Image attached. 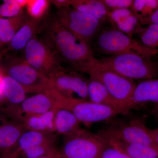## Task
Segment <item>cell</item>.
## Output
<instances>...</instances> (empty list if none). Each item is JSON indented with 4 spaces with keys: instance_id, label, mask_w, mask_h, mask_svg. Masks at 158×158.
Masks as SVG:
<instances>
[{
    "instance_id": "ab89813d",
    "label": "cell",
    "mask_w": 158,
    "mask_h": 158,
    "mask_svg": "<svg viewBox=\"0 0 158 158\" xmlns=\"http://www.w3.org/2000/svg\"><path fill=\"white\" fill-rule=\"evenodd\" d=\"M157 54H158V52H157Z\"/></svg>"
},
{
    "instance_id": "9c48e42d",
    "label": "cell",
    "mask_w": 158,
    "mask_h": 158,
    "mask_svg": "<svg viewBox=\"0 0 158 158\" xmlns=\"http://www.w3.org/2000/svg\"><path fill=\"white\" fill-rule=\"evenodd\" d=\"M23 51L27 62L47 76L61 66L62 60L56 52L37 35L27 44Z\"/></svg>"
},
{
    "instance_id": "ba28073f",
    "label": "cell",
    "mask_w": 158,
    "mask_h": 158,
    "mask_svg": "<svg viewBox=\"0 0 158 158\" xmlns=\"http://www.w3.org/2000/svg\"><path fill=\"white\" fill-rule=\"evenodd\" d=\"M56 17L59 23L78 39L89 45L98 33L102 23L70 6L58 9Z\"/></svg>"
},
{
    "instance_id": "e575fe53",
    "label": "cell",
    "mask_w": 158,
    "mask_h": 158,
    "mask_svg": "<svg viewBox=\"0 0 158 158\" xmlns=\"http://www.w3.org/2000/svg\"><path fill=\"white\" fill-rule=\"evenodd\" d=\"M150 132L158 145V128L154 129H149Z\"/></svg>"
},
{
    "instance_id": "2e32d148",
    "label": "cell",
    "mask_w": 158,
    "mask_h": 158,
    "mask_svg": "<svg viewBox=\"0 0 158 158\" xmlns=\"http://www.w3.org/2000/svg\"><path fill=\"white\" fill-rule=\"evenodd\" d=\"M88 91L90 101L128 112L129 110L114 98L104 86L98 81L89 78L88 80Z\"/></svg>"
},
{
    "instance_id": "4fadbf2b",
    "label": "cell",
    "mask_w": 158,
    "mask_h": 158,
    "mask_svg": "<svg viewBox=\"0 0 158 158\" xmlns=\"http://www.w3.org/2000/svg\"><path fill=\"white\" fill-rule=\"evenodd\" d=\"M56 135L32 131H26L15 144L4 153L0 158H16L21 154L32 148L50 142H55Z\"/></svg>"
},
{
    "instance_id": "4dcf8cb0",
    "label": "cell",
    "mask_w": 158,
    "mask_h": 158,
    "mask_svg": "<svg viewBox=\"0 0 158 158\" xmlns=\"http://www.w3.org/2000/svg\"><path fill=\"white\" fill-rule=\"evenodd\" d=\"M110 11L116 9H129L132 5L133 0H101Z\"/></svg>"
},
{
    "instance_id": "cb8c5ba5",
    "label": "cell",
    "mask_w": 158,
    "mask_h": 158,
    "mask_svg": "<svg viewBox=\"0 0 158 158\" xmlns=\"http://www.w3.org/2000/svg\"><path fill=\"white\" fill-rule=\"evenodd\" d=\"M107 142L124 152L130 158H158L157 152L145 145L118 141Z\"/></svg>"
},
{
    "instance_id": "44dd1931",
    "label": "cell",
    "mask_w": 158,
    "mask_h": 158,
    "mask_svg": "<svg viewBox=\"0 0 158 158\" xmlns=\"http://www.w3.org/2000/svg\"><path fill=\"white\" fill-rule=\"evenodd\" d=\"M2 80L3 96L9 102V106H19L27 98V91L22 85L8 76L2 74Z\"/></svg>"
},
{
    "instance_id": "603a6c76",
    "label": "cell",
    "mask_w": 158,
    "mask_h": 158,
    "mask_svg": "<svg viewBox=\"0 0 158 158\" xmlns=\"http://www.w3.org/2000/svg\"><path fill=\"white\" fill-rule=\"evenodd\" d=\"M70 6L95 18L102 23L107 20L110 11L101 0H71Z\"/></svg>"
},
{
    "instance_id": "8992f818",
    "label": "cell",
    "mask_w": 158,
    "mask_h": 158,
    "mask_svg": "<svg viewBox=\"0 0 158 158\" xmlns=\"http://www.w3.org/2000/svg\"><path fill=\"white\" fill-rule=\"evenodd\" d=\"M57 102L60 107L70 111L81 123L87 127L96 123L127 113L120 109L98 104L90 101L69 98L61 94L57 97Z\"/></svg>"
},
{
    "instance_id": "1f68e13d",
    "label": "cell",
    "mask_w": 158,
    "mask_h": 158,
    "mask_svg": "<svg viewBox=\"0 0 158 158\" xmlns=\"http://www.w3.org/2000/svg\"><path fill=\"white\" fill-rule=\"evenodd\" d=\"M50 2H51L53 3L58 9L63 7L70 6L71 0H55L51 1Z\"/></svg>"
},
{
    "instance_id": "52a82bcc",
    "label": "cell",
    "mask_w": 158,
    "mask_h": 158,
    "mask_svg": "<svg viewBox=\"0 0 158 158\" xmlns=\"http://www.w3.org/2000/svg\"><path fill=\"white\" fill-rule=\"evenodd\" d=\"M98 135L107 142L141 144L153 148L158 153V145L151 135L149 129L140 118H135L125 124L109 127Z\"/></svg>"
},
{
    "instance_id": "3957f363",
    "label": "cell",
    "mask_w": 158,
    "mask_h": 158,
    "mask_svg": "<svg viewBox=\"0 0 158 158\" xmlns=\"http://www.w3.org/2000/svg\"><path fill=\"white\" fill-rule=\"evenodd\" d=\"M98 59L107 68L131 80H148L157 76L158 65L152 58L138 54H119Z\"/></svg>"
},
{
    "instance_id": "60d3db41",
    "label": "cell",
    "mask_w": 158,
    "mask_h": 158,
    "mask_svg": "<svg viewBox=\"0 0 158 158\" xmlns=\"http://www.w3.org/2000/svg\"></svg>"
},
{
    "instance_id": "83f0119b",
    "label": "cell",
    "mask_w": 158,
    "mask_h": 158,
    "mask_svg": "<svg viewBox=\"0 0 158 158\" xmlns=\"http://www.w3.org/2000/svg\"><path fill=\"white\" fill-rule=\"evenodd\" d=\"M57 149L56 142H50L30 148L16 158H37L48 154Z\"/></svg>"
},
{
    "instance_id": "4316f807",
    "label": "cell",
    "mask_w": 158,
    "mask_h": 158,
    "mask_svg": "<svg viewBox=\"0 0 158 158\" xmlns=\"http://www.w3.org/2000/svg\"><path fill=\"white\" fill-rule=\"evenodd\" d=\"M50 3L47 0H29L26 6L27 14L31 18L40 20L46 15Z\"/></svg>"
},
{
    "instance_id": "6da1fadb",
    "label": "cell",
    "mask_w": 158,
    "mask_h": 158,
    "mask_svg": "<svg viewBox=\"0 0 158 158\" xmlns=\"http://www.w3.org/2000/svg\"><path fill=\"white\" fill-rule=\"evenodd\" d=\"M42 34V39L53 48L62 61L72 66L94 58L90 45L78 39L59 23L56 15L48 14L37 32Z\"/></svg>"
},
{
    "instance_id": "f1b7e54d",
    "label": "cell",
    "mask_w": 158,
    "mask_h": 158,
    "mask_svg": "<svg viewBox=\"0 0 158 158\" xmlns=\"http://www.w3.org/2000/svg\"><path fill=\"white\" fill-rule=\"evenodd\" d=\"M22 7L17 0H5L0 6V18H11L20 14Z\"/></svg>"
},
{
    "instance_id": "7c38bea8",
    "label": "cell",
    "mask_w": 158,
    "mask_h": 158,
    "mask_svg": "<svg viewBox=\"0 0 158 158\" xmlns=\"http://www.w3.org/2000/svg\"><path fill=\"white\" fill-rule=\"evenodd\" d=\"M50 88L27 98L19 106H8L5 111L12 120L20 122L27 116L41 114L54 109L58 105Z\"/></svg>"
},
{
    "instance_id": "836d02e7",
    "label": "cell",
    "mask_w": 158,
    "mask_h": 158,
    "mask_svg": "<svg viewBox=\"0 0 158 158\" xmlns=\"http://www.w3.org/2000/svg\"><path fill=\"white\" fill-rule=\"evenodd\" d=\"M37 158H60L59 149H57L48 154Z\"/></svg>"
},
{
    "instance_id": "ffe728a7",
    "label": "cell",
    "mask_w": 158,
    "mask_h": 158,
    "mask_svg": "<svg viewBox=\"0 0 158 158\" xmlns=\"http://www.w3.org/2000/svg\"><path fill=\"white\" fill-rule=\"evenodd\" d=\"M40 21L28 16L23 25L9 43L10 48L16 51L24 50L29 41L37 35Z\"/></svg>"
},
{
    "instance_id": "f546056e",
    "label": "cell",
    "mask_w": 158,
    "mask_h": 158,
    "mask_svg": "<svg viewBox=\"0 0 158 158\" xmlns=\"http://www.w3.org/2000/svg\"><path fill=\"white\" fill-rule=\"evenodd\" d=\"M107 142V141H106ZM98 158H130L124 152L107 142Z\"/></svg>"
},
{
    "instance_id": "d6a6232c",
    "label": "cell",
    "mask_w": 158,
    "mask_h": 158,
    "mask_svg": "<svg viewBox=\"0 0 158 158\" xmlns=\"http://www.w3.org/2000/svg\"><path fill=\"white\" fill-rule=\"evenodd\" d=\"M152 23L158 24V9L153 13L150 17L148 21V24Z\"/></svg>"
},
{
    "instance_id": "5b68a950",
    "label": "cell",
    "mask_w": 158,
    "mask_h": 158,
    "mask_svg": "<svg viewBox=\"0 0 158 158\" xmlns=\"http://www.w3.org/2000/svg\"><path fill=\"white\" fill-rule=\"evenodd\" d=\"M106 144L98 134L80 128L63 136L60 158H98Z\"/></svg>"
},
{
    "instance_id": "8d00e7d4",
    "label": "cell",
    "mask_w": 158,
    "mask_h": 158,
    "mask_svg": "<svg viewBox=\"0 0 158 158\" xmlns=\"http://www.w3.org/2000/svg\"><path fill=\"white\" fill-rule=\"evenodd\" d=\"M153 112L156 116L158 118V104L156 105L155 108L154 109Z\"/></svg>"
},
{
    "instance_id": "d6986e66",
    "label": "cell",
    "mask_w": 158,
    "mask_h": 158,
    "mask_svg": "<svg viewBox=\"0 0 158 158\" xmlns=\"http://www.w3.org/2000/svg\"><path fill=\"white\" fill-rule=\"evenodd\" d=\"M81 123L69 110L58 106L54 117L55 133L66 135L81 128Z\"/></svg>"
},
{
    "instance_id": "f35d334b",
    "label": "cell",
    "mask_w": 158,
    "mask_h": 158,
    "mask_svg": "<svg viewBox=\"0 0 158 158\" xmlns=\"http://www.w3.org/2000/svg\"><path fill=\"white\" fill-rule=\"evenodd\" d=\"M1 68H0V73H1Z\"/></svg>"
},
{
    "instance_id": "d590c367",
    "label": "cell",
    "mask_w": 158,
    "mask_h": 158,
    "mask_svg": "<svg viewBox=\"0 0 158 158\" xmlns=\"http://www.w3.org/2000/svg\"><path fill=\"white\" fill-rule=\"evenodd\" d=\"M2 74L0 73V97L3 95L2 86Z\"/></svg>"
},
{
    "instance_id": "30bf717a",
    "label": "cell",
    "mask_w": 158,
    "mask_h": 158,
    "mask_svg": "<svg viewBox=\"0 0 158 158\" xmlns=\"http://www.w3.org/2000/svg\"><path fill=\"white\" fill-rule=\"evenodd\" d=\"M1 72L18 82L28 93L43 92L52 87L48 77L31 66L24 58L12 61Z\"/></svg>"
},
{
    "instance_id": "8fae6325",
    "label": "cell",
    "mask_w": 158,
    "mask_h": 158,
    "mask_svg": "<svg viewBox=\"0 0 158 158\" xmlns=\"http://www.w3.org/2000/svg\"><path fill=\"white\" fill-rule=\"evenodd\" d=\"M52 88L63 96L87 100L88 80L62 66L48 75Z\"/></svg>"
},
{
    "instance_id": "9a60e30c",
    "label": "cell",
    "mask_w": 158,
    "mask_h": 158,
    "mask_svg": "<svg viewBox=\"0 0 158 158\" xmlns=\"http://www.w3.org/2000/svg\"><path fill=\"white\" fill-rule=\"evenodd\" d=\"M158 104V79L144 80L136 85L129 103L128 110L144 103Z\"/></svg>"
},
{
    "instance_id": "484cf974",
    "label": "cell",
    "mask_w": 158,
    "mask_h": 158,
    "mask_svg": "<svg viewBox=\"0 0 158 158\" xmlns=\"http://www.w3.org/2000/svg\"><path fill=\"white\" fill-rule=\"evenodd\" d=\"M141 43L148 48L158 51V24H150L139 32Z\"/></svg>"
},
{
    "instance_id": "74e56055",
    "label": "cell",
    "mask_w": 158,
    "mask_h": 158,
    "mask_svg": "<svg viewBox=\"0 0 158 158\" xmlns=\"http://www.w3.org/2000/svg\"><path fill=\"white\" fill-rule=\"evenodd\" d=\"M0 118H1V112H0Z\"/></svg>"
},
{
    "instance_id": "ac0fdd59",
    "label": "cell",
    "mask_w": 158,
    "mask_h": 158,
    "mask_svg": "<svg viewBox=\"0 0 158 158\" xmlns=\"http://www.w3.org/2000/svg\"><path fill=\"white\" fill-rule=\"evenodd\" d=\"M26 130L16 120L5 121L0 124V156L11 148Z\"/></svg>"
},
{
    "instance_id": "7402d4cb",
    "label": "cell",
    "mask_w": 158,
    "mask_h": 158,
    "mask_svg": "<svg viewBox=\"0 0 158 158\" xmlns=\"http://www.w3.org/2000/svg\"><path fill=\"white\" fill-rule=\"evenodd\" d=\"M28 17L27 13L23 11L14 17L0 18V44L9 43Z\"/></svg>"
},
{
    "instance_id": "277c9868",
    "label": "cell",
    "mask_w": 158,
    "mask_h": 158,
    "mask_svg": "<svg viewBox=\"0 0 158 158\" xmlns=\"http://www.w3.org/2000/svg\"><path fill=\"white\" fill-rule=\"evenodd\" d=\"M94 45L98 52L108 56L135 53L152 58L157 55L156 51L148 48L141 42L113 27L99 32Z\"/></svg>"
},
{
    "instance_id": "5bb4252c",
    "label": "cell",
    "mask_w": 158,
    "mask_h": 158,
    "mask_svg": "<svg viewBox=\"0 0 158 158\" xmlns=\"http://www.w3.org/2000/svg\"><path fill=\"white\" fill-rule=\"evenodd\" d=\"M106 20L113 28L131 37L139 34L142 29L140 21L131 8L109 11Z\"/></svg>"
},
{
    "instance_id": "d4e9b609",
    "label": "cell",
    "mask_w": 158,
    "mask_h": 158,
    "mask_svg": "<svg viewBox=\"0 0 158 158\" xmlns=\"http://www.w3.org/2000/svg\"><path fill=\"white\" fill-rule=\"evenodd\" d=\"M141 25H148L150 17L158 9V0H134L131 8Z\"/></svg>"
},
{
    "instance_id": "e0dca14e",
    "label": "cell",
    "mask_w": 158,
    "mask_h": 158,
    "mask_svg": "<svg viewBox=\"0 0 158 158\" xmlns=\"http://www.w3.org/2000/svg\"><path fill=\"white\" fill-rule=\"evenodd\" d=\"M57 107L44 113L27 116L23 118L20 122L26 131L54 134L55 133L54 117Z\"/></svg>"
},
{
    "instance_id": "7a4b0ae2",
    "label": "cell",
    "mask_w": 158,
    "mask_h": 158,
    "mask_svg": "<svg viewBox=\"0 0 158 158\" xmlns=\"http://www.w3.org/2000/svg\"><path fill=\"white\" fill-rule=\"evenodd\" d=\"M72 67L101 83L114 98L129 111L128 106L137 85L134 80L122 76L107 68L95 57Z\"/></svg>"
}]
</instances>
